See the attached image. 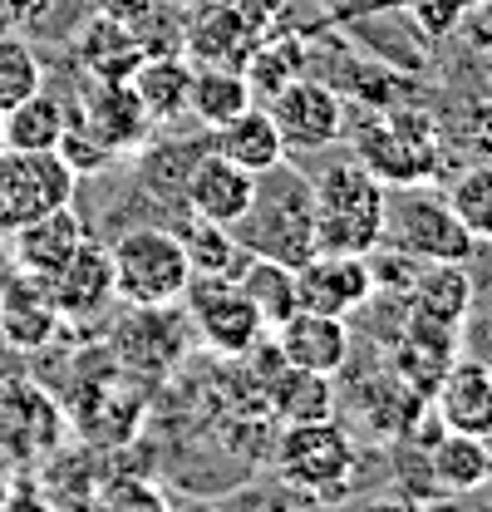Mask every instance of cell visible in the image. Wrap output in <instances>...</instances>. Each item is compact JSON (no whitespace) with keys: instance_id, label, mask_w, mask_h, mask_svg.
Instances as JSON below:
<instances>
[{"instance_id":"18","label":"cell","mask_w":492,"mask_h":512,"mask_svg":"<svg viewBox=\"0 0 492 512\" xmlns=\"http://www.w3.org/2000/svg\"><path fill=\"white\" fill-rule=\"evenodd\" d=\"M74 55L84 64V74L89 79H128L138 60L148 55V45L138 40V30L133 25H123L114 15H94V20H84L79 25V35H74Z\"/></svg>"},{"instance_id":"26","label":"cell","mask_w":492,"mask_h":512,"mask_svg":"<svg viewBox=\"0 0 492 512\" xmlns=\"http://www.w3.org/2000/svg\"><path fill=\"white\" fill-rule=\"evenodd\" d=\"M448 207L468 227L473 242H492V163H473L448 183Z\"/></svg>"},{"instance_id":"23","label":"cell","mask_w":492,"mask_h":512,"mask_svg":"<svg viewBox=\"0 0 492 512\" xmlns=\"http://www.w3.org/2000/svg\"><path fill=\"white\" fill-rule=\"evenodd\" d=\"M414 311L443 320V325H463L468 311L478 306V291L463 271V261H429L419 276H414Z\"/></svg>"},{"instance_id":"24","label":"cell","mask_w":492,"mask_h":512,"mask_svg":"<svg viewBox=\"0 0 492 512\" xmlns=\"http://www.w3.org/2000/svg\"><path fill=\"white\" fill-rule=\"evenodd\" d=\"M0 124H5V148H20V153H50V148H60L64 124H69V109H64L55 94H45V84H40L30 99H20L15 109H5Z\"/></svg>"},{"instance_id":"22","label":"cell","mask_w":492,"mask_h":512,"mask_svg":"<svg viewBox=\"0 0 492 512\" xmlns=\"http://www.w3.org/2000/svg\"><path fill=\"white\" fill-rule=\"evenodd\" d=\"M232 281L246 291V301L256 306V316H261V325H266V330H276L281 320L301 306V296H296V266H286V261H271V256H246Z\"/></svg>"},{"instance_id":"29","label":"cell","mask_w":492,"mask_h":512,"mask_svg":"<svg viewBox=\"0 0 492 512\" xmlns=\"http://www.w3.org/2000/svg\"><path fill=\"white\" fill-rule=\"evenodd\" d=\"M94 503H104V508H163L168 493L158 483H148L143 473H119L94 493Z\"/></svg>"},{"instance_id":"28","label":"cell","mask_w":492,"mask_h":512,"mask_svg":"<svg viewBox=\"0 0 492 512\" xmlns=\"http://www.w3.org/2000/svg\"><path fill=\"white\" fill-rule=\"evenodd\" d=\"M40 84H45L40 55H35L15 30H5V35H0V114L15 109L20 99H30Z\"/></svg>"},{"instance_id":"30","label":"cell","mask_w":492,"mask_h":512,"mask_svg":"<svg viewBox=\"0 0 492 512\" xmlns=\"http://www.w3.org/2000/svg\"><path fill=\"white\" fill-rule=\"evenodd\" d=\"M55 153H60L74 173H99V168H109V163H114V153H109L94 133H84V124H64V138H60V148H55Z\"/></svg>"},{"instance_id":"34","label":"cell","mask_w":492,"mask_h":512,"mask_svg":"<svg viewBox=\"0 0 492 512\" xmlns=\"http://www.w3.org/2000/svg\"><path fill=\"white\" fill-rule=\"evenodd\" d=\"M0 10H5L10 25H35V20L50 15V0H0Z\"/></svg>"},{"instance_id":"10","label":"cell","mask_w":492,"mask_h":512,"mask_svg":"<svg viewBox=\"0 0 492 512\" xmlns=\"http://www.w3.org/2000/svg\"><path fill=\"white\" fill-rule=\"evenodd\" d=\"M79 99H84V133H94L114 158L143 148L158 128L148 119V109L138 104V94L128 89V79H89L79 89Z\"/></svg>"},{"instance_id":"20","label":"cell","mask_w":492,"mask_h":512,"mask_svg":"<svg viewBox=\"0 0 492 512\" xmlns=\"http://www.w3.org/2000/svg\"><path fill=\"white\" fill-rule=\"evenodd\" d=\"M256 104L251 84L242 69L227 64H192V89H187V119H197L202 128H217L227 119H237L242 109Z\"/></svg>"},{"instance_id":"25","label":"cell","mask_w":492,"mask_h":512,"mask_svg":"<svg viewBox=\"0 0 492 512\" xmlns=\"http://www.w3.org/2000/svg\"><path fill=\"white\" fill-rule=\"evenodd\" d=\"M271 404L286 424H310V419H330L335 414V389L330 375H315V370H296L281 360V375L271 380Z\"/></svg>"},{"instance_id":"2","label":"cell","mask_w":492,"mask_h":512,"mask_svg":"<svg viewBox=\"0 0 492 512\" xmlns=\"http://www.w3.org/2000/svg\"><path fill=\"white\" fill-rule=\"evenodd\" d=\"M315 197V252L369 256L384 237V183L360 158H335L310 178Z\"/></svg>"},{"instance_id":"32","label":"cell","mask_w":492,"mask_h":512,"mask_svg":"<svg viewBox=\"0 0 492 512\" xmlns=\"http://www.w3.org/2000/svg\"><path fill=\"white\" fill-rule=\"evenodd\" d=\"M453 35H463V40H468V50L492 55V0H468V5L458 10Z\"/></svg>"},{"instance_id":"37","label":"cell","mask_w":492,"mask_h":512,"mask_svg":"<svg viewBox=\"0 0 492 512\" xmlns=\"http://www.w3.org/2000/svg\"><path fill=\"white\" fill-rule=\"evenodd\" d=\"M0 148H5V124H0Z\"/></svg>"},{"instance_id":"19","label":"cell","mask_w":492,"mask_h":512,"mask_svg":"<svg viewBox=\"0 0 492 512\" xmlns=\"http://www.w3.org/2000/svg\"><path fill=\"white\" fill-rule=\"evenodd\" d=\"M128 89L138 94V104L148 109L153 124H173L187 119V89H192V60L178 55H143L138 69L128 74Z\"/></svg>"},{"instance_id":"1","label":"cell","mask_w":492,"mask_h":512,"mask_svg":"<svg viewBox=\"0 0 492 512\" xmlns=\"http://www.w3.org/2000/svg\"><path fill=\"white\" fill-rule=\"evenodd\" d=\"M246 256H271L286 266H301L315 256V197L310 178L286 158L266 173H256V188L246 212L227 227Z\"/></svg>"},{"instance_id":"27","label":"cell","mask_w":492,"mask_h":512,"mask_svg":"<svg viewBox=\"0 0 492 512\" xmlns=\"http://www.w3.org/2000/svg\"><path fill=\"white\" fill-rule=\"evenodd\" d=\"M187 247V261H192V276H237V266L246 261V252L237 247V237L217 222H202L192 217V227L178 232Z\"/></svg>"},{"instance_id":"3","label":"cell","mask_w":492,"mask_h":512,"mask_svg":"<svg viewBox=\"0 0 492 512\" xmlns=\"http://www.w3.org/2000/svg\"><path fill=\"white\" fill-rule=\"evenodd\" d=\"M104 252H109L119 301L138 306V311H168L183 301L187 281H192V261L173 227H128Z\"/></svg>"},{"instance_id":"17","label":"cell","mask_w":492,"mask_h":512,"mask_svg":"<svg viewBox=\"0 0 492 512\" xmlns=\"http://www.w3.org/2000/svg\"><path fill=\"white\" fill-rule=\"evenodd\" d=\"M207 133H212V143H207V148H212V153H222L227 163L246 168L251 178L291 158V148L281 143V133H276L271 114H266V104H251V109H242L237 119L207 128Z\"/></svg>"},{"instance_id":"31","label":"cell","mask_w":492,"mask_h":512,"mask_svg":"<svg viewBox=\"0 0 492 512\" xmlns=\"http://www.w3.org/2000/svg\"><path fill=\"white\" fill-rule=\"evenodd\" d=\"M409 5H414V25H419L424 40H448L453 25H458V10L468 0H409Z\"/></svg>"},{"instance_id":"8","label":"cell","mask_w":492,"mask_h":512,"mask_svg":"<svg viewBox=\"0 0 492 512\" xmlns=\"http://www.w3.org/2000/svg\"><path fill=\"white\" fill-rule=\"evenodd\" d=\"M266 114L281 133L286 148H330L340 133H345V104L330 84L320 79H286L271 99H266Z\"/></svg>"},{"instance_id":"9","label":"cell","mask_w":492,"mask_h":512,"mask_svg":"<svg viewBox=\"0 0 492 512\" xmlns=\"http://www.w3.org/2000/svg\"><path fill=\"white\" fill-rule=\"evenodd\" d=\"M276 468H281L286 483L320 493V488L350 478L355 448H350V439H345L340 424L310 419V424H291V429L281 434V444H276Z\"/></svg>"},{"instance_id":"21","label":"cell","mask_w":492,"mask_h":512,"mask_svg":"<svg viewBox=\"0 0 492 512\" xmlns=\"http://www.w3.org/2000/svg\"><path fill=\"white\" fill-rule=\"evenodd\" d=\"M429 473L438 483V493H453V498H468L473 488H488V453L478 434H458V429H443L429 448Z\"/></svg>"},{"instance_id":"36","label":"cell","mask_w":492,"mask_h":512,"mask_svg":"<svg viewBox=\"0 0 492 512\" xmlns=\"http://www.w3.org/2000/svg\"><path fill=\"white\" fill-rule=\"evenodd\" d=\"M163 5H197V0H163Z\"/></svg>"},{"instance_id":"5","label":"cell","mask_w":492,"mask_h":512,"mask_svg":"<svg viewBox=\"0 0 492 512\" xmlns=\"http://www.w3.org/2000/svg\"><path fill=\"white\" fill-rule=\"evenodd\" d=\"M355 158L389 188V183H429L438 173V124L419 109L379 114L355 128Z\"/></svg>"},{"instance_id":"35","label":"cell","mask_w":492,"mask_h":512,"mask_svg":"<svg viewBox=\"0 0 492 512\" xmlns=\"http://www.w3.org/2000/svg\"><path fill=\"white\" fill-rule=\"evenodd\" d=\"M483 453H488V483H492V429L483 434Z\"/></svg>"},{"instance_id":"4","label":"cell","mask_w":492,"mask_h":512,"mask_svg":"<svg viewBox=\"0 0 492 512\" xmlns=\"http://www.w3.org/2000/svg\"><path fill=\"white\" fill-rule=\"evenodd\" d=\"M379 247L414 256V261H468L478 242L453 217L448 197L429 183H389L384 188V237Z\"/></svg>"},{"instance_id":"7","label":"cell","mask_w":492,"mask_h":512,"mask_svg":"<svg viewBox=\"0 0 492 512\" xmlns=\"http://www.w3.org/2000/svg\"><path fill=\"white\" fill-rule=\"evenodd\" d=\"M192 301V325L197 335L217 350V355H251L266 335V325L256 316V306L246 301V291L232 276H192L183 291Z\"/></svg>"},{"instance_id":"13","label":"cell","mask_w":492,"mask_h":512,"mask_svg":"<svg viewBox=\"0 0 492 512\" xmlns=\"http://www.w3.org/2000/svg\"><path fill=\"white\" fill-rule=\"evenodd\" d=\"M276 350H281V360L296 365V370L340 375L345 360H350V330H345V316H325V311L296 306L291 316L276 325Z\"/></svg>"},{"instance_id":"11","label":"cell","mask_w":492,"mask_h":512,"mask_svg":"<svg viewBox=\"0 0 492 512\" xmlns=\"http://www.w3.org/2000/svg\"><path fill=\"white\" fill-rule=\"evenodd\" d=\"M374 291V276H369L365 256H345V252H315L310 261L296 266V296L310 311H325V316H350L360 311Z\"/></svg>"},{"instance_id":"16","label":"cell","mask_w":492,"mask_h":512,"mask_svg":"<svg viewBox=\"0 0 492 512\" xmlns=\"http://www.w3.org/2000/svg\"><path fill=\"white\" fill-rule=\"evenodd\" d=\"M10 237H15V261H20L30 276L45 281V276H55L64 261L89 242V227H84L79 212L64 202V207H55V212H45V217L15 227Z\"/></svg>"},{"instance_id":"6","label":"cell","mask_w":492,"mask_h":512,"mask_svg":"<svg viewBox=\"0 0 492 512\" xmlns=\"http://www.w3.org/2000/svg\"><path fill=\"white\" fill-rule=\"evenodd\" d=\"M79 173L64 163L60 153H20V148H0V232L10 237L15 227L55 212L64 202H74Z\"/></svg>"},{"instance_id":"12","label":"cell","mask_w":492,"mask_h":512,"mask_svg":"<svg viewBox=\"0 0 492 512\" xmlns=\"http://www.w3.org/2000/svg\"><path fill=\"white\" fill-rule=\"evenodd\" d=\"M251 188H256V178L237 168V163H227L222 153H202V158H192L183 173V188L178 197L187 202V212L192 217H202V222H217V227H232L237 217L246 212V202H251Z\"/></svg>"},{"instance_id":"33","label":"cell","mask_w":492,"mask_h":512,"mask_svg":"<svg viewBox=\"0 0 492 512\" xmlns=\"http://www.w3.org/2000/svg\"><path fill=\"white\" fill-rule=\"evenodd\" d=\"M99 10H104V15H114V20H123V25H133V30H138V25H143V20H148L153 10H158V0H99Z\"/></svg>"},{"instance_id":"15","label":"cell","mask_w":492,"mask_h":512,"mask_svg":"<svg viewBox=\"0 0 492 512\" xmlns=\"http://www.w3.org/2000/svg\"><path fill=\"white\" fill-rule=\"evenodd\" d=\"M433 414L443 429L458 434H488L492 429V365L483 360H458L438 375L433 389Z\"/></svg>"},{"instance_id":"14","label":"cell","mask_w":492,"mask_h":512,"mask_svg":"<svg viewBox=\"0 0 492 512\" xmlns=\"http://www.w3.org/2000/svg\"><path fill=\"white\" fill-rule=\"evenodd\" d=\"M45 281H50V311H60V316H69V320L104 316V306L119 301V296H114L109 252L94 247V242H84V247L69 256L55 276H45Z\"/></svg>"}]
</instances>
